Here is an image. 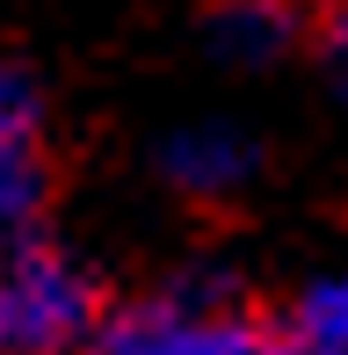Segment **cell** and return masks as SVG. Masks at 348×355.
Listing matches in <instances>:
<instances>
[{
  "instance_id": "obj_4",
  "label": "cell",
  "mask_w": 348,
  "mask_h": 355,
  "mask_svg": "<svg viewBox=\"0 0 348 355\" xmlns=\"http://www.w3.org/2000/svg\"><path fill=\"white\" fill-rule=\"evenodd\" d=\"M305 355H348V290L341 297H312L305 312V341H297Z\"/></svg>"
},
{
  "instance_id": "obj_1",
  "label": "cell",
  "mask_w": 348,
  "mask_h": 355,
  "mask_svg": "<svg viewBox=\"0 0 348 355\" xmlns=\"http://www.w3.org/2000/svg\"><path fill=\"white\" fill-rule=\"evenodd\" d=\"M102 334V283L37 225H0V355H80Z\"/></svg>"
},
{
  "instance_id": "obj_2",
  "label": "cell",
  "mask_w": 348,
  "mask_h": 355,
  "mask_svg": "<svg viewBox=\"0 0 348 355\" xmlns=\"http://www.w3.org/2000/svg\"><path fill=\"white\" fill-rule=\"evenodd\" d=\"M87 355H305V348L283 341L261 319H247V312H225V304L153 297V304H138L123 319H102Z\"/></svg>"
},
{
  "instance_id": "obj_3",
  "label": "cell",
  "mask_w": 348,
  "mask_h": 355,
  "mask_svg": "<svg viewBox=\"0 0 348 355\" xmlns=\"http://www.w3.org/2000/svg\"><path fill=\"white\" fill-rule=\"evenodd\" d=\"M51 196V153H44V102L15 66H0V225H29Z\"/></svg>"
}]
</instances>
